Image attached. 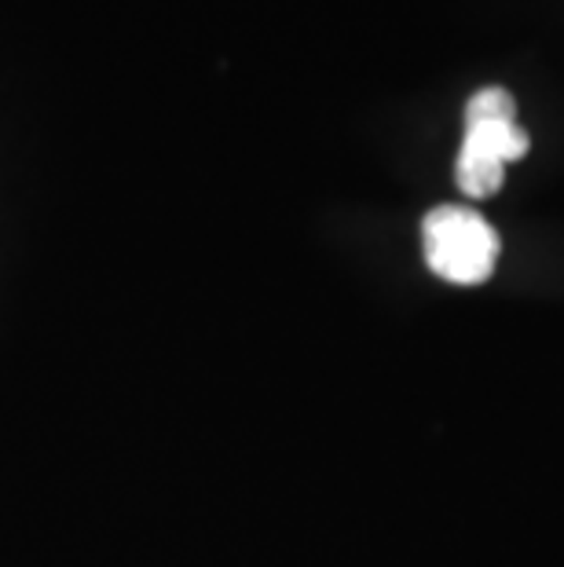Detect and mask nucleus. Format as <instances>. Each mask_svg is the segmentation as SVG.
I'll return each instance as SVG.
<instances>
[{"mask_svg":"<svg viewBox=\"0 0 564 567\" xmlns=\"http://www.w3.org/2000/svg\"><path fill=\"white\" fill-rule=\"evenodd\" d=\"M527 154V136L517 125V103L506 89H480L465 103V140L454 165L462 195L491 198L506 179V162Z\"/></svg>","mask_w":564,"mask_h":567,"instance_id":"f257e3e1","label":"nucleus"},{"mask_svg":"<svg viewBox=\"0 0 564 567\" xmlns=\"http://www.w3.org/2000/svg\"><path fill=\"white\" fill-rule=\"evenodd\" d=\"M425 264L443 282L480 286L491 279L499 260V235L484 216L462 205H440L422 224Z\"/></svg>","mask_w":564,"mask_h":567,"instance_id":"f03ea898","label":"nucleus"}]
</instances>
